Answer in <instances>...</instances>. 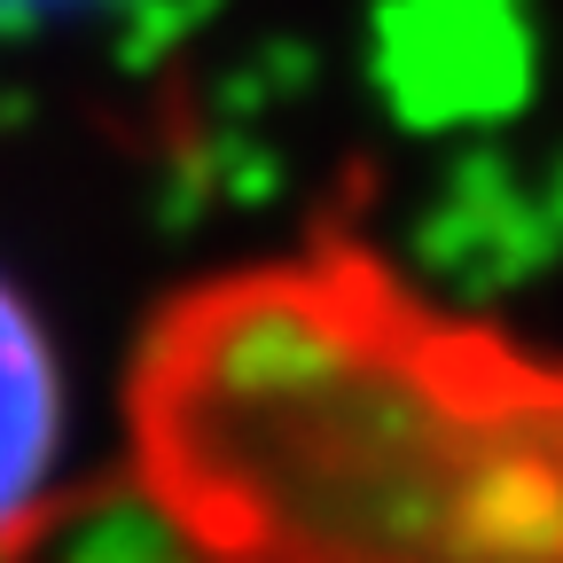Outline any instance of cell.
I'll list each match as a JSON object with an SVG mask.
<instances>
[{"label": "cell", "mask_w": 563, "mask_h": 563, "mask_svg": "<svg viewBox=\"0 0 563 563\" xmlns=\"http://www.w3.org/2000/svg\"><path fill=\"white\" fill-rule=\"evenodd\" d=\"M102 493L165 563H563V336L336 180L141 306Z\"/></svg>", "instance_id": "obj_1"}, {"label": "cell", "mask_w": 563, "mask_h": 563, "mask_svg": "<svg viewBox=\"0 0 563 563\" xmlns=\"http://www.w3.org/2000/svg\"><path fill=\"white\" fill-rule=\"evenodd\" d=\"M87 493L95 485L79 477L63 344L16 266L0 258V563H32Z\"/></svg>", "instance_id": "obj_2"}]
</instances>
